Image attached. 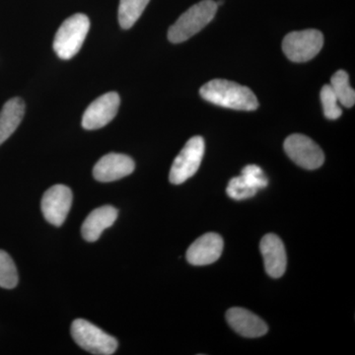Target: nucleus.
I'll return each instance as SVG.
<instances>
[{
    "label": "nucleus",
    "mask_w": 355,
    "mask_h": 355,
    "mask_svg": "<svg viewBox=\"0 0 355 355\" xmlns=\"http://www.w3.org/2000/svg\"><path fill=\"white\" fill-rule=\"evenodd\" d=\"M203 99L224 108L238 111H254L259 108V101L251 89L246 86L225 80L214 79L200 88Z\"/></svg>",
    "instance_id": "nucleus-1"
},
{
    "label": "nucleus",
    "mask_w": 355,
    "mask_h": 355,
    "mask_svg": "<svg viewBox=\"0 0 355 355\" xmlns=\"http://www.w3.org/2000/svg\"><path fill=\"white\" fill-rule=\"evenodd\" d=\"M217 8L214 0H202L191 6L170 27L168 39L173 44H180L195 36L211 22Z\"/></svg>",
    "instance_id": "nucleus-2"
},
{
    "label": "nucleus",
    "mask_w": 355,
    "mask_h": 355,
    "mask_svg": "<svg viewBox=\"0 0 355 355\" xmlns=\"http://www.w3.org/2000/svg\"><path fill=\"white\" fill-rule=\"evenodd\" d=\"M90 30V20L85 14H74L62 23L53 40V51L62 60L76 57Z\"/></svg>",
    "instance_id": "nucleus-3"
},
{
    "label": "nucleus",
    "mask_w": 355,
    "mask_h": 355,
    "mask_svg": "<svg viewBox=\"0 0 355 355\" xmlns=\"http://www.w3.org/2000/svg\"><path fill=\"white\" fill-rule=\"evenodd\" d=\"M71 335L79 347L90 354H114L118 349V340L114 336L83 319H77L71 324Z\"/></svg>",
    "instance_id": "nucleus-4"
},
{
    "label": "nucleus",
    "mask_w": 355,
    "mask_h": 355,
    "mask_svg": "<svg viewBox=\"0 0 355 355\" xmlns=\"http://www.w3.org/2000/svg\"><path fill=\"white\" fill-rule=\"evenodd\" d=\"M324 46V36L315 29L291 32L282 42V51L293 62H305L316 57Z\"/></svg>",
    "instance_id": "nucleus-5"
},
{
    "label": "nucleus",
    "mask_w": 355,
    "mask_h": 355,
    "mask_svg": "<svg viewBox=\"0 0 355 355\" xmlns=\"http://www.w3.org/2000/svg\"><path fill=\"white\" fill-rule=\"evenodd\" d=\"M205 154V140L202 137L189 139L177 156L170 170L169 180L172 184H181L193 177L202 164Z\"/></svg>",
    "instance_id": "nucleus-6"
},
{
    "label": "nucleus",
    "mask_w": 355,
    "mask_h": 355,
    "mask_svg": "<svg viewBox=\"0 0 355 355\" xmlns=\"http://www.w3.org/2000/svg\"><path fill=\"white\" fill-rule=\"evenodd\" d=\"M284 150L294 163L304 169L315 170L324 164V155L321 147L306 135H289L284 141Z\"/></svg>",
    "instance_id": "nucleus-7"
},
{
    "label": "nucleus",
    "mask_w": 355,
    "mask_h": 355,
    "mask_svg": "<svg viewBox=\"0 0 355 355\" xmlns=\"http://www.w3.org/2000/svg\"><path fill=\"white\" fill-rule=\"evenodd\" d=\"M121 98L116 92L100 96L84 112L83 127L87 130H99L114 120L120 108Z\"/></svg>",
    "instance_id": "nucleus-8"
},
{
    "label": "nucleus",
    "mask_w": 355,
    "mask_h": 355,
    "mask_svg": "<svg viewBox=\"0 0 355 355\" xmlns=\"http://www.w3.org/2000/svg\"><path fill=\"white\" fill-rule=\"evenodd\" d=\"M72 205V191L64 184H55L44 193L41 207L44 218L55 226L62 225Z\"/></svg>",
    "instance_id": "nucleus-9"
},
{
    "label": "nucleus",
    "mask_w": 355,
    "mask_h": 355,
    "mask_svg": "<svg viewBox=\"0 0 355 355\" xmlns=\"http://www.w3.org/2000/svg\"><path fill=\"white\" fill-rule=\"evenodd\" d=\"M135 161L130 156L109 153L96 163L93 176L97 181L109 183L128 176L135 171Z\"/></svg>",
    "instance_id": "nucleus-10"
},
{
    "label": "nucleus",
    "mask_w": 355,
    "mask_h": 355,
    "mask_svg": "<svg viewBox=\"0 0 355 355\" xmlns=\"http://www.w3.org/2000/svg\"><path fill=\"white\" fill-rule=\"evenodd\" d=\"M224 243L220 235L207 233L196 240L187 251V260L191 265L207 266L220 258Z\"/></svg>",
    "instance_id": "nucleus-11"
},
{
    "label": "nucleus",
    "mask_w": 355,
    "mask_h": 355,
    "mask_svg": "<svg viewBox=\"0 0 355 355\" xmlns=\"http://www.w3.org/2000/svg\"><path fill=\"white\" fill-rule=\"evenodd\" d=\"M261 256L265 263L266 272L273 279H279L286 270V248L279 236L266 234L260 244Z\"/></svg>",
    "instance_id": "nucleus-12"
},
{
    "label": "nucleus",
    "mask_w": 355,
    "mask_h": 355,
    "mask_svg": "<svg viewBox=\"0 0 355 355\" xmlns=\"http://www.w3.org/2000/svg\"><path fill=\"white\" fill-rule=\"evenodd\" d=\"M226 320L236 333L245 338H260L268 331V324L260 317L244 308H231L226 313Z\"/></svg>",
    "instance_id": "nucleus-13"
},
{
    "label": "nucleus",
    "mask_w": 355,
    "mask_h": 355,
    "mask_svg": "<svg viewBox=\"0 0 355 355\" xmlns=\"http://www.w3.org/2000/svg\"><path fill=\"white\" fill-rule=\"evenodd\" d=\"M118 217V210L111 205L96 209L91 212L83 222L81 233L88 242H95L99 239L105 229L111 227Z\"/></svg>",
    "instance_id": "nucleus-14"
},
{
    "label": "nucleus",
    "mask_w": 355,
    "mask_h": 355,
    "mask_svg": "<svg viewBox=\"0 0 355 355\" xmlns=\"http://www.w3.org/2000/svg\"><path fill=\"white\" fill-rule=\"evenodd\" d=\"M25 114V103L15 97L7 101L0 112V146L19 127Z\"/></svg>",
    "instance_id": "nucleus-15"
},
{
    "label": "nucleus",
    "mask_w": 355,
    "mask_h": 355,
    "mask_svg": "<svg viewBox=\"0 0 355 355\" xmlns=\"http://www.w3.org/2000/svg\"><path fill=\"white\" fill-rule=\"evenodd\" d=\"M150 0H120L119 23L123 29H130L146 10Z\"/></svg>",
    "instance_id": "nucleus-16"
},
{
    "label": "nucleus",
    "mask_w": 355,
    "mask_h": 355,
    "mask_svg": "<svg viewBox=\"0 0 355 355\" xmlns=\"http://www.w3.org/2000/svg\"><path fill=\"white\" fill-rule=\"evenodd\" d=\"M330 85L340 104L347 108L354 106L355 92L350 87L349 76L345 70H338L331 76Z\"/></svg>",
    "instance_id": "nucleus-17"
},
{
    "label": "nucleus",
    "mask_w": 355,
    "mask_h": 355,
    "mask_svg": "<svg viewBox=\"0 0 355 355\" xmlns=\"http://www.w3.org/2000/svg\"><path fill=\"white\" fill-rule=\"evenodd\" d=\"M18 284V272L15 263L6 252L0 250V287L14 288Z\"/></svg>",
    "instance_id": "nucleus-18"
},
{
    "label": "nucleus",
    "mask_w": 355,
    "mask_h": 355,
    "mask_svg": "<svg viewBox=\"0 0 355 355\" xmlns=\"http://www.w3.org/2000/svg\"><path fill=\"white\" fill-rule=\"evenodd\" d=\"M257 189L248 183L242 176L232 178L229 182L226 193L231 198L235 200H246L256 196Z\"/></svg>",
    "instance_id": "nucleus-19"
},
{
    "label": "nucleus",
    "mask_w": 355,
    "mask_h": 355,
    "mask_svg": "<svg viewBox=\"0 0 355 355\" xmlns=\"http://www.w3.org/2000/svg\"><path fill=\"white\" fill-rule=\"evenodd\" d=\"M321 102L323 105L324 116L329 120H338L343 114L338 106V100L331 85H324L321 90Z\"/></svg>",
    "instance_id": "nucleus-20"
},
{
    "label": "nucleus",
    "mask_w": 355,
    "mask_h": 355,
    "mask_svg": "<svg viewBox=\"0 0 355 355\" xmlns=\"http://www.w3.org/2000/svg\"><path fill=\"white\" fill-rule=\"evenodd\" d=\"M241 176L258 191L266 188L268 184V178L266 177L265 173L257 165L246 166L242 170Z\"/></svg>",
    "instance_id": "nucleus-21"
}]
</instances>
